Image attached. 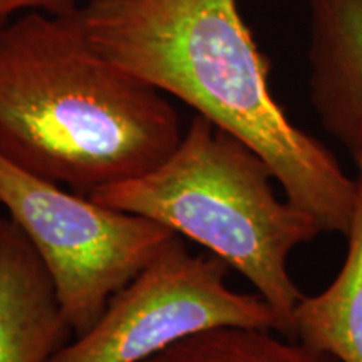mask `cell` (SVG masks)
I'll return each instance as SVG.
<instances>
[{
  "mask_svg": "<svg viewBox=\"0 0 362 362\" xmlns=\"http://www.w3.org/2000/svg\"><path fill=\"white\" fill-rule=\"evenodd\" d=\"M72 334L33 243L0 218V362H51Z\"/></svg>",
  "mask_w": 362,
  "mask_h": 362,
  "instance_id": "7",
  "label": "cell"
},
{
  "mask_svg": "<svg viewBox=\"0 0 362 362\" xmlns=\"http://www.w3.org/2000/svg\"><path fill=\"white\" fill-rule=\"evenodd\" d=\"M228 264L197 255L180 235L111 297L106 310L51 362H141L193 334L220 327L275 330L285 325L259 293L226 284Z\"/></svg>",
  "mask_w": 362,
  "mask_h": 362,
  "instance_id": "5",
  "label": "cell"
},
{
  "mask_svg": "<svg viewBox=\"0 0 362 362\" xmlns=\"http://www.w3.org/2000/svg\"><path fill=\"white\" fill-rule=\"evenodd\" d=\"M307 8L310 104L362 170V0H307Z\"/></svg>",
  "mask_w": 362,
  "mask_h": 362,
  "instance_id": "6",
  "label": "cell"
},
{
  "mask_svg": "<svg viewBox=\"0 0 362 362\" xmlns=\"http://www.w3.org/2000/svg\"><path fill=\"white\" fill-rule=\"evenodd\" d=\"M183 133L165 94L94 49L79 11L0 25V155L19 168L90 194L153 170Z\"/></svg>",
  "mask_w": 362,
  "mask_h": 362,
  "instance_id": "2",
  "label": "cell"
},
{
  "mask_svg": "<svg viewBox=\"0 0 362 362\" xmlns=\"http://www.w3.org/2000/svg\"><path fill=\"white\" fill-rule=\"evenodd\" d=\"M141 362H339L275 330L220 327L193 334Z\"/></svg>",
  "mask_w": 362,
  "mask_h": 362,
  "instance_id": "9",
  "label": "cell"
},
{
  "mask_svg": "<svg viewBox=\"0 0 362 362\" xmlns=\"http://www.w3.org/2000/svg\"><path fill=\"white\" fill-rule=\"evenodd\" d=\"M274 180L259 153L197 115L165 161L89 197L205 247L253 285L282 319L285 336L293 339L302 293L288 259L320 228L307 211L277 197Z\"/></svg>",
  "mask_w": 362,
  "mask_h": 362,
  "instance_id": "3",
  "label": "cell"
},
{
  "mask_svg": "<svg viewBox=\"0 0 362 362\" xmlns=\"http://www.w3.org/2000/svg\"><path fill=\"white\" fill-rule=\"evenodd\" d=\"M0 205L33 243L81 336L176 233L19 168L0 155Z\"/></svg>",
  "mask_w": 362,
  "mask_h": 362,
  "instance_id": "4",
  "label": "cell"
},
{
  "mask_svg": "<svg viewBox=\"0 0 362 362\" xmlns=\"http://www.w3.org/2000/svg\"><path fill=\"white\" fill-rule=\"evenodd\" d=\"M354 180L341 270L322 292L302 296L293 312V339L339 362H362V170Z\"/></svg>",
  "mask_w": 362,
  "mask_h": 362,
  "instance_id": "8",
  "label": "cell"
},
{
  "mask_svg": "<svg viewBox=\"0 0 362 362\" xmlns=\"http://www.w3.org/2000/svg\"><path fill=\"white\" fill-rule=\"evenodd\" d=\"M79 17L103 57L248 144L320 233L346 235L356 180L285 115L238 0H89Z\"/></svg>",
  "mask_w": 362,
  "mask_h": 362,
  "instance_id": "1",
  "label": "cell"
},
{
  "mask_svg": "<svg viewBox=\"0 0 362 362\" xmlns=\"http://www.w3.org/2000/svg\"><path fill=\"white\" fill-rule=\"evenodd\" d=\"M79 8V0H0V25L22 13L42 12L49 16H71Z\"/></svg>",
  "mask_w": 362,
  "mask_h": 362,
  "instance_id": "10",
  "label": "cell"
}]
</instances>
